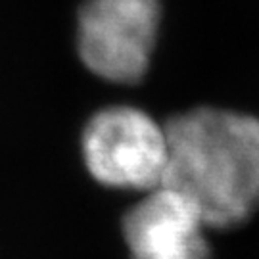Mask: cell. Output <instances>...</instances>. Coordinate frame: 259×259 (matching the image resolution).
<instances>
[{"instance_id":"obj_3","label":"cell","mask_w":259,"mask_h":259,"mask_svg":"<svg viewBox=\"0 0 259 259\" xmlns=\"http://www.w3.org/2000/svg\"><path fill=\"white\" fill-rule=\"evenodd\" d=\"M159 23V0H87L77 19V50L104 81L139 83L150 69Z\"/></svg>"},{"instance_id":"obj_1","label":"cell","mask_w":259,"mask_h":259,"mask_svg":"<svg viewBox=\"0 0 259 259\" xmlns=\"http://www.w3.org/2000/svg\"><path fill=\"white\" fill-rule=\"evenodd\" d=\"M163 186L186 196L209 229H231L259 209V119L194 108L165 123Z\"/></svg>"},{"instance_id":"obj_2","label":"cell","mask_w":259,"mask_h":259,"mask_svg":"<svg viewBox=\"0 0 259 259\" xmlns=\"http://www.w3.org/2000/svg\"><path fill=\"white\" fill-rule=\"evenodd\" d=\"M81 150L89 173L104 186L144 194L163 185L167 131L144 110L110 106L96 111L84 125Z\"/></svg>"},{"instance_id":"obj_4","label":"cell","mask_w":259,"mask_h":259,"mask_svg":"<svg viewBox=\"0 0 259 259\" xmlns=\"http://www.w3.org/2000/svg\"><path fill=\"white\" fill-rule=\"evenodd\" d=\"M207 229L196 205L163 185L144 192L123 219L131 259H209Z\"/></svg>"}]
</instances>
